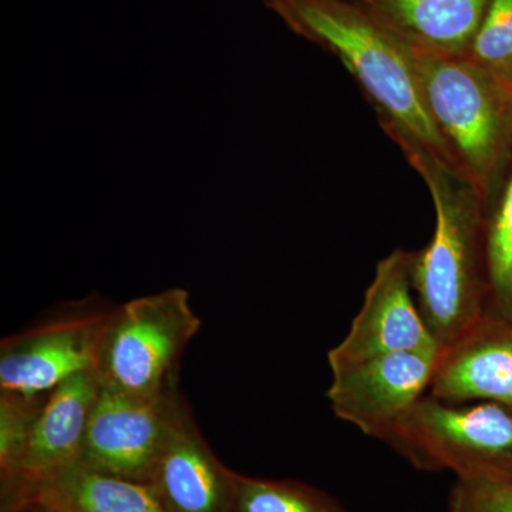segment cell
<instances>
[{
	"label": "cell",
	"mask_w": 512,
	"mask_h": 512,
	"mask_svg": "<svg viewBox=\"0 0 512 512\" xmlns=\"http://www.w3.org/2000/svg\"><path fill=\"white\" fill-rule=\"evenodd\" d=\"M296 35L338 56L404 153H424L460 171L431 120L410 45L357 0H265Z\"/></svg>",
	"instance_id": "cell-1"
},
{
	"label": "cell",
	"mask_w": 512,
	"mask_h": 512,
	"mask_svg": "<svg viewBox=\"0 0 512 512\" xmlns=\"http://www.w3.org/2000/svg\"><path fill=\"white\" fill-rule=\"evenodd\" d=\"M429 187L436 225L426 248L413 254L412 281L421 316L444 349L487 312L481 197L460 171L424 153H406Z\"/></svg>",
	"instance_id": "cell-2"
},
{
	"label": "cell",
	"mask_w": 512,
	"mask_h": 512,
	"mask_svg": "<svg viewBox=\"0 0 512 512\" xmlns=\"http://www.w3.org/2000/svg\"><path fill=\"white\" fill-rule=\"evenodd\" d=\"M412 50L431 120L460 173L483 195L510 140L512 89L466 55Z\"/></svg>",
	"instance_id": "cell-3"
},
{
	"label": "cell",
	"mask_w": 512,
	"mask_h": 512,
	"mask_svg": "<svg viewBox=\"0 0 512 512\" xmlns=\"http://www.w3.org/2000/svg\"><path fill=\"white\" fill-rule=\"evenodd\" d=\"M200 329L185 289H167L114 309L97 365L101 382L131 396L174 389L181 356Z\"/></svg>",
	"instance_id": "cell-4"
},
{
	"label": "cell",
	"mask_w": 512,
	"mask_h": 512,
	"mask_svg": "<svg viewBox=\"0 0 512 512\" xmlns=\"http://www.w3.org/2000/svg\"><path fill=\"white\" fill-rule=\"evenodd\" d=\"M384 443L420 470H450L457 478L512 470V409L426 394Z\"/></svg>",
	"instance_id": "cell-5"
},
{
	"label": "cell",
	"mask_w": 512,
	"mask_h": 512,
	"mask_svg": "<svg viewBox=\"0 0 512 512\" xmlns=\"http://www.w3.org/2000/svg\"><path fill=\"white\" fill-rule=\"evenodd\" d=\"M113 311L83 303L3 339L0 392L47 394L70 377L97 370Z\"/></svg>",
	"instance_id": "cell-6"
},
{
	"label": "cell",
	"mask_w": 512,
	"mask_h": 512,
	"mask_svg": "<svg viewBox=\"0 0 512 512\" xmlns=\"http://www.w3.org/2000/svg\"><path fill=\"white\" fill-rule=\"evenodd\" d=\"M184 404L177 387L157 396H131L103 384L80 463L109 476L148 484Z\"/></svg>",
	"instance_id": "cell-7"
},
{
	"label": "cell",
	"mask_w": 512,
	"mask_h": 512,
	"mask_svg": "<svg viewBox=\"0 0 512 512\" xmlns=\"http://www.w3.org/2000/svg\"><path fill=\"white\" fill-rule=\"evenodd\" d=\"M413 254L396 249L377 264L348 335L328 352L330 370L387 353L441 352L414 295Z\"/></svg>",
	"instance_id": "cell-8"
},
{
	"label": "cell",
	"mask_w": 512,
	"mask_h": 512,
	"mask_svg": "<svg viewBox=\"0 0 512 512\" xmlns=\"http://www.w3.org/2000/svg\"><path fill=\"white\" fill-rule=\"evenodd\" d=\"M440 353H387L332 370L333 413L366 436L386 440L396 424L429 393Z\"/></svg>",
	"instance_id": "cell-9"
},
{
	"label": "cell",
	"mask_w": 512,
	"mask_h": 512,
	"mask_svg": "<svg viewBox=\"0 0 512 512\" xmlns=\"http://www.w3.org/2000/svg\"><path fill=\"white\" fill-rule=\"evenodd\" d=\"M103 386L97 370L79 373L47 396L25 454L8 477L2 478V505L80 463L90 417Z\"/></svg>",
	"instance_id": "cell-10"
},
{
	"label": "cell",
	"mask_w": 512,
	"mask_h": 512,
	"mask_svg": "<svg viewBox=\"0 0 512 512\" xmlns=\"http://www.w3.org/2000/svg\"><path fill=\"white\" fill-rule=\"evenodd\" d=\"M238 476L215 456L185 403L147 485L165 512H234Z\"/></svg>",
	"instance_id": "cell-11"
},
{
	"label": "cell",
	"mask_w": 512,
	"mask_h": 512,
	"mask_svg": "<svg viewBox=\"0 0 512 512\" xmlns=\"http://www.w3.org/2000/svg\"><path fill=\"white\" fill-rule=\"evenodd\" d=\"M427 394L444 402H490L512 409V322L485 316L441 349Z\"/></svg>",
	"instance_id": "cell-12"
},
{
	"label": "cell",
	"mask_w": 512,
	"mask_h": 512,
	"mask_svg": "<svg viewBox=\"0 0 512 512\" xmlns=\"http://www.w3.org/2000/svg\"><path fill=\"white\" fill-rule=\"evenodd\" d=\"M407 45L466 55L490 0H357Z\"/></svg>",
	"instance_id": "cell-13"
},
{
	"label": "cell",
	"mask_w": 512,
	"mask_h": 512,
	"mask_svg": "<svg viewBox=\"0 0 512 512\" xmlns=\"http://www.w3.org/2000/svg\"><path fill=\"white\" fill-rule=\"evenodd\" d=\"M39 503L60 512H165L147 484L109 476L82 463L29 488L2 511Z\"/></svg>",
	"instance_id": "cell-14"
},
{
	"label": "cell",
	"mask_w": 512,
	"mask_h": 512,
	"mask_svg": "<svg viewBox=\"0 0 512 512\" xmlns=\"http://www.w3.org/2000/svg\"><path fill=\"white\" fill-rule=\"evenodd\" d=\"M487 318L512 322V171L484 231Z\"/></svg>",
	"instance_id": "cell-15"
},
{
	"label": "cell",
	"mask_w": 512,
	"mask_h": 512,
	"mask_svg": "<svg viewBox=\"0 0 512 512\" xmlns=\"http://www.w3.org/2000/svg\"><path fill=\"white\" fill-rule=\"evenodd\" d=\"M234 512H349L332 495L293 480L238 476Z\"/></svg>",
	"instance_id": "cell-16"
},
{
	"label": "cell",
	"mask_w": 512,
	"mask_h": 512,
	"mask_svg": "<svg viewBox=\"0 0 512 512\" xmlns=\"http://www.w3.org/2000/svg\"><path fill=\"white\" fill-rule=\"evenodd\" d=\"M466 56L512 89V0H490Z\"/></svg>",
	"instance_id": "cell-17"
},
{
	"label": "cell",
	"mask_w": 512,
	"mask_h": 512,
	"mask_svg": "<svg viewBox=\"0 0 512 512\" xmlns=\"http://www.w3.org/2000/svg\"><path fill=\"white\" fill-rule=\"evenodd\" d=\"M47 396L0 392V478L8 477L25 454Z\"/></svg>",
	"instance_id": "cell-18"
},
{
	"label": "cell",
	"mask_w": 512,
	"mask_h": 512,
	"mask_svg": "<svg viewBox=\"0 0 512 512\" xmlns=\"http://www.w3.org/2000/svg\"><path fill=\"white\" fill-rule=\"evenodd\" d=\"M448 512H512V470L457 478Z\"/></svg>",
	"instance_id": "cell-19"
},
{
	"label": "cell",
	"mask_w": 512,
	"mask_h": 512,
	"mask_svg": "<svg viewBox=\"0 0 512 512\" xmlns=\"http://www.w3.org/2000/svg\"><path fill=\"white\" fill-rule=\"evenodd\" d=\"M2 512H60L55 510V508L47 507V505L39 504V503H25L22 505H18V507L10 508L8 511Z\"/></svg>",
	"instance_id": "cell-20"
}]
</instances>
